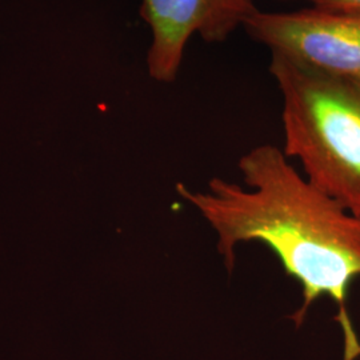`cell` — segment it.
Returning <instances> with one entry per match:
<instances>
[{
	"mask_svg": "<svg viewBox=\"0 0 360 360\" xmlns=\"http://www.w3.org/2000/svg\"><path fill=\"white\" fill-rule=\"evenodd\" d=\"M245 186L214 178L206 191L179 184L178 193L218 236L217 250L232 271L243 243L267 245L302 288V306L291 315L299 328L323 296L333 299L345 335V360L360 356L348 315L349 284L360 278V218L315 187L283 150L262 144L239 160Z\"/></svg>",
	"mask_w": 360,
	"mask_h": 360,
	"instance_id": "6da1fadb",
	"label": "cell"
},
{
	"mask_svg": "<svg viewBox=\"0 0 360 360\" xmlns=\"http://www.w3.org/2000/svg\"><path fill=\"white\" fill-rule=\"evenodd\" d=\"M270 74L283 96L284 148L321 191L360 218V82L279 52Z\"/></svg>",
	"mask_w": 360,
	"mask_h": 360,
	"instance_id": "7a4b0ae2",
	"label": "cell"
},
{
	"mask_svg": "<svg viewBox=\"0 0 360 360\" xmlns=\"http://www.w3.org/2000/svg\"><path fill=\"white\" fill-rule=\"evenodd\" d=\"M243 30L271 52L331 77L360 82V11L315 6L292 13L257 10Z\"/></svg>",
	"mask_w": 360,
	"mask_h": 360,
	"instance_id": "3957f363",
	"label": "cell"
},
{
	"mask_svg": "<svg viewBox=\"0 0 360 360\" xmlns=\"http://www.w3.org/2000/svg\"><path fill=\"white\" fill-rule=\"evenodd\" d=\"M257 11L254 0H143L141 16L151 31L148 75L174 83L193 35L223 43Z\"/></svg>",
	"mask_w": 360,
	"mask_h": 360,
	"instance_id": "277c9868",
	"label": "cell"
},
{
	"mask_svg": "<svg viewBox=\"0 0 360 360\" xmlns=\"http://www.w3.org/2000/svg\"><path fill=\"white\" fill-rule=\"evenodd\" d=\"M312 6L327 8V10H340V11H360V0H309Z\"/></svg>",
	"mask_w": 360,
	"mask_h": 360,
	"instance_id": "5b68a950",
	"label": "cell"
},
{
	"mask_svg": "<svg viewBox=\"0 0 360 360\" xmlns=\"http://www.w3.org/2000/svg\"><path fill=\"white\" fill-rule=\"evenodd\" d=\"M281 1H291V0H281Z\"/></svg>",
	"mask_w": 360,
	"mask_h": 360,
	"instance_id": "8992f818",
	"label": "cell"
}]
</instances>
